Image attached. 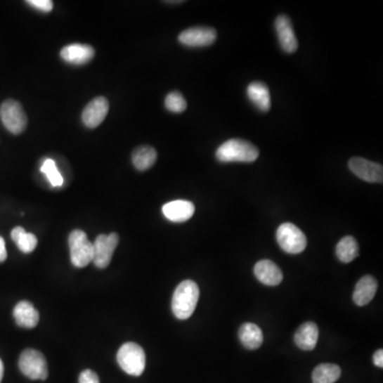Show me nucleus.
<instances>
[{
	"label": "nucleus",
	"mask_w": 383,
	"mask_h": 383,
	"mask_svg": "<svg viewBox=\"0 0 383 383\" xmlns=\"http://www.w3.org/2000/svg\"><path fill=\"white\" fill-rule=\"evenodd\" d=\"M341 374V368L337 364L323 363L314 368L312 381L313 383H335Z\"/></svg>",
	"instance_id": "5701e85b"
},
{
	"label": "nucleus",
	"mask_w": 383,
	"mask_h": 383,
	"mask_svg": "<svg viewBox=\"0 0 383 383\" xmlns=\"http://www.w3.org/2000/svg\"><path fill=\"white\" fill-rule=\"evenodd\" d=\"M119 237L117 233L99 235L93 243V261L95 266L105 268L111 263L114 250L119 245Z\"/></svg>",
	"instance_id": "6e6552de"
},
{
	"label": "nucleus",
	"mask_w": 383,
	"mask_h": 383,
	"mask_svg": "<svg viewBox=\"0 0 383 383\" xmlns=\"http://www.w3.org/2000/svg\"><path fill=\"white\" fill-rule=\"evenodd\" d=\"M165 107L173 113H182L186 111L188 103L179 92H171L165 98Z\"/></svg>",
	"instance_id": "393cba45"
},
{
	"label": "nucleus",
	"mask_w": 383,
	"mask_h": 383,
	"mask_svg": "<svg viewBox=\"0 0 383 383\" xmlns=\"http://www.w3.org/2000/svg\"><path fill=\"white\" fill-rule=\"evenodd\" d=\"M27 4L30 5L31 7L35 8V9L46 12V13L51 12L53 8V1H51V0H29Z\"/></svg>",
	"instance_id": "bb28decb"
},
{
	"label": "nucleus",
	"mask_w": 383,
	"mask_h": 383,
	"mask_svg": "<svg viewBox=\"0 0 383 383\" xmlns=\"http://www.w3.org/2000/svg\"><path fill=\"white\" fill-rule=\"evenodd\" d=\"M200 299V287L194 281L184 280L174 292L171 310L178 320H188L193 316Z\"/></svg>",
	"instance_id": "f257e3e1"
},
{
	"label": "nucleus",
	"mask_w": 383,
	"mask_h": 383,
	"mask_svg": "<svg viewBox=\"0 0 383 383\" xmlns=\"http://www.w3.org/2000/svg\"><path fill=\"white\" fill-rule=\"evenodd\" d=\"M349 167L358 178L370 183H382V165L372 162L360 157H353L349 160Z\"/></svg>",
	"instance_id": "9d476101"
},
{
	"label": "nucleus",
	"mask_w": 383,
	"mask_h": 383,
	"mask_svg": "<svg viewBox=\"0 0 383 383\" xmlns=\"http://www.w3.org/2000/svg\"><path fill=\"white\" fill-rule=\"evenodd\" d=\"M157 157L158 153L153 147H138L132 153V163L138 171H147L156 163Z\"/></svg>",
	"instance_id": "412c9836"
},
{
	"label": "nucleus",
	"mask_w": 383,
	"mask_h": 383,
	"mask_svg": "<svg viewBox=\"0 0 383 383\" xmlns=\"http://www.w3.org/2000/svg\"><path fill=\"white\" fill-rule=\"evenodd\" d=\"M0 119L8 131L20 134L26 129L28 117L22 105L13 99H8L0 107Z\"/></svg>",
	"instance_id": "0eeeda50"
},
{
	"label": "nucleus",
	"mask_w": 383,
	"mask_h": 383,
	"mask_svg": "<svg viewBox=\"0 0 383 383\" xmlns=\"http://www.w3.org/2000/svg\"><path fill=\"white\" fill-rule=\"evenodd\" d=\"M276 239L279 246L287 254H298L306 249V235L301 230L291 223H285L277 229Z\"/></svg>",
	"instance_id": "20e7f679"
},
{
	"label": "nucleus",
	"mask_w": 383,
	"mask_h": 383,
	"mask_svg": "<svg viewBox=\"0 0 383 383\" xmlns=\"http://www.w3.org/2000/svg\"><path fill=\"white\" fill-rule=\"evenodd\" d=\"M219 162H254L258 159L259 149L252 143L241 138L226 141L215 153Z\"/></svg>",
	"instance_id": "f03ea898"
},
{
	"label": "nucleus",
	"mask_w": 383,
	"mask_h": 383,
	"mask_svg": "<svg viewBox=\"0 0 383 383\" xmlns=\"http://www.w3.org/2000/svg\"><path fill=\"white\" fill-rule=\"evenodd\" d=\"M13 316L18 326L27 329L34 328L40 320L39 311L35 309L31 302L26 301V300L16 304L13 310Z\"/></svg>",
	"instance_id": "f3484780"
},
{
	"label": "nucleus",
	"mask_w": 383,
	"mask_h": 383,
	"mask_svg": "<svg viewBox=\"0 0 383 383\" xmlns=\"http://www.w3.org/2000/svg\"><path fill=\"white\" fill-rule=\"evenodd\" d=\"M337 259L343 263H351L359 256V245L355 238L347 235L337 243L335 247Z\"/></svg>",
	"instance_id": "4be33fe9"
},
{
	"label": "nucleus",
	"mask_w": 383,
	"mask_h": 383,
	"mask_svg": "<svg viewBox=\"0 0 383 383\" xmlns=\"http://www.w3.org/2000/svg\"><path fill=\"white\" fill-rule=\"evenodd\" d=\"M70 260L76 267L88 266L93 261V243L82 230H74L68 237Z\"/></svg>",
	"instance_id": "39448f33"
},
{
	"label": "nucleus",
	"mask_w": 383,
	"mask_h": 383,
	"mask_svg": "<svg viewBox=\"0 0 383 383\" xmlns=\"http://www.w3.org/2000/svg\"><path fill=\"white\" fill-rule=\"evenodd\" d=\"M117 362L126 374L136 377L141 376L146 366L144 349L132 342L124 344L117 353Z\"/></svg>",
	"instance_id": "7ed1b4c3"
},
{
	"label": "nucleus",
	"mask_w": 383,
	"mask_h": 383,
	"mask_svg": "<svg viewBox=\"0 0 383 383\" xmlns=\"http://www.w3.org/2000/svg\"><path fill=\"white\" fill-rule=\"evenodd\" d=\"M95 51L90 45L72 44L61 51V58L67 63L82 65L94 58Z\"/></svg>",
	"instance_id": "2eb2a0df"
},
{
	"label": "nucleus",
	"mask_w": 383,
	"mask_h": 383,
	"mask_svg": "<svg viewBox=\"0 0 383 383\" xmlns=\"http://www.w3.org/2000/svg\"><path fill=\"white\" fill-rule=\"evenodd\" d=\"M79 383H99V377L96 372L86 370L80 374Z\"/></svg>",
	"instance_id": "cd10ccee"
},
{
	"label": "nucleus",
	"mask_w": 383,
	"mask_h": 383,
	"mask_svg": "<svg viewBox=\"0 0 383 383\" xmlns=\"http://www.w3.org/2000/svg\"><path fill=\"white\" fill-rule=\"evenodd\" d=\"M378 289L376 279L372 276H364L358 281L353 291V300L357 306H363L374 299Z\"/></svg>",
	"instance_id": "a211bd4d"
},
{
	"label": "nucleus",
	"mask_w": 383,
	"mask_h": 383,
	"mask_svg": "<svg viewBox=\"0 0 383 383\" xmlns=\"http://www.w3.org/2000/svg\"><path fill=\"white\" fill-rule=\"evenodd\" d=\"M241 343L249 351L260 349L263 343L262 330L254 323H245L239 330Z\"/></svg>",
	"instance_id": "aec40b11"
},
{
	"label": "nucleus",
	"mask_w": 383,
	"mask_h": 383,
	"mask_svg": "<svg viewBox=\"0 0 383 383\" xmlns=\"http://www.w3.org/2000/svg\"><path fill=\"white\" fill-rule=\"evenodd\" d=\"M8 254L6 249V243L4 238L0 237V263L5 262L7 259Z\"/></svg>",
	"instance_id": "c756f323"
},
{
	"label": "nucleus",
	"mask_w": 383,
	"mask_h": 383,
	"mask_svg": "<svg viewBox=\"0 0 383 383\" xmlns=\"http://www.w3.org/2000/svg\"><path fill=\"white\" fill-rule=\"evenodd\" d=\"M20 372L32 380H45L48 377V366L46 359L41 351L26 349L18 360Z\"/></svg>",
	"instance_id": "423d86ee"
},
{
	"label": "nucleus",
	"mask_w": 383,
	"mask_h": 383,
	"mask_svg": "<svg viewBox=\"0 0 383 383\" xmlns=\"http://www.w3.org/2000/svg\"><path fill=\"white\" fill-rule=\"evenodd\" d=\"M318 327L316 323L306 322L296 331L294 341L302 351H313L318 341Z\"/></svg>",
	"instance_id": "dca6fc26"
},
{
	"label": "nucleus",
	"mask_w": 383,
	"mask_h": 383,
	"mask_svg": "<svg viewBox=\"0 0 383 383\" xmlns=\"http://www.w3.org/2000/svg\"><path fill=\"white\" fill-rule=\"evenodd\" d=\"M163 214L174 223H183L193 216L195 206L188 200H178L167 202L163 206Z\"/></svg>",
	"instance_id": "4468645a"
},
{
	"label": "nucleus",
	"mask_w": 383,
	"mask_h": 383,
	"mask_svg": "<svg viewBox=\"0 0 383 383\" xmlns=\"http://www.w3.org/2000/svg\"><path fill=\"white\" fill-rule=\"evenodd\" d=\"M217 32L211 27H193L182 31L178 40L184 46L207 47L216 41Z\"/></svg>",
	"instance_id": "1a4fd4ad"
},
{
	"label": "nucleus",
	"mask_w": 383,
	"mask_h": 383,
	"mask_svg": "<svg viewBox=\"0 0 383 383\" xmlns=\"http://www.w3.org/2000/svg\"><path fill=\"white\" fill-rule=\"evenodd\" d=\"M18 249L24 254H30L37 248V239L33 233H24L15 242Z\"/></svg>",
	"instance_id": "a878e982"
},
{
	"label": "nucleus",
	"mask_w": 383,
	"mask_h": 383,
	"mask_svg": "<svg viewBox=\"0 0 383 383\" xmlns=\"http://www.w3.org/2000/svg\"><path fill=\"white\" fill-rule=\"evenodd\" d=\"M372 361H374L375 365L377 368H383V351L382 349H379L375 353L374 357H372Z\"/></svg>",
	"instance_id": "c85d7f7f"
},
{
	"label": "nucleus",
	"mask_w": 383,
	"mask_h": 383,
	"mask_svg": "<svg viewBox=\"0 0 383 383\" xmlns=\"http://www.w3.org/2000/svg\"><path fill=\"white\" fill-rule=\"evenodd\" d=\"M4 370H5V368H4L3 361L0 359V383H1V380H3Z\"/></svg>",
	"instance_id": "7c9ffc66"
},
{
	"label": "nucleus",
	"mask_w": 383,
	"mask_h": 383,
	"mask_svg": "<svg viewBox=\"0 0 383 383\" xmlns=\"http://www.w3.org/2000/svg\"><path fill=\"white\" fill-rule=\"evenodd\" d=\"M278 41L285 53H294L298 48V41L294 32L293 25L287 15H279L275 20Z\"/></svg>",
	"instance_id": "f8f14e48"
},
{
	"label": "nucleus",
	"mask_w": 383,
	"mask_h": 383,
	"mask_svg": "<svg viewBox=\"0 0 383 383\" xmlns=\"http://www.w3.org/2000/svg\"><path fill=\"white\" fill-rule=\"evenodd\" d=\"M109 112V101L105 97H96L93 99L82 112V122L88 128L98 127Z\"/></svg>",
	"instance_id": "9b49d317"
},
{
	"label": "nucleus",
	"mask_w": 383,
	"mask_h": 383,
	"mask_svg": "<svg viewBox=\"0 0 383 383\" xmlns=\"http://www.w3.org/2000/svg\"><path fill=\"white\" fill-rule=\"evenodd\" d=\"M41 171L46 175L47 179L49 180L51 186H55V188L63 186V177H62L60 171H58L55 161L51 160V159H47V160L44 161V163H43L42 167H41Z\"/></svg>",
	"instance_id": "b1692460"
},
{
	"label": "nucleus",
	"mask_w": 383,
	"mask_h": 383,
	"mask_svg": "<svg viewBox=\"0 0 383 383\" xmlns=\"http://www.w3.org/2000/svg\"><path fill=\"white\" fill-rule=\"evenodd\" d=\"M247 96L257 109L262 112L270 111L271 94L266 84L261 82H252L247 88Z\"/></svg>",
	"instance_id": "6ab92c4d"
},
{
	"label": "nucleus",
	"mask_w": 383,
	"mask_h": 383,
	"mask_svg": "<svg viewBox=\"0 0 383 383\" xmlns=\"http://www.w3.org/2000/svg\"><path fill=\"white\" fill-rule=\"evenodd\" d=\"M254 276L267 287H277L283 280V274L276 263L271 260H261L254 265Z\"/></svg>",
	"instance_id": "ddd939ff"
}]
</instances>
